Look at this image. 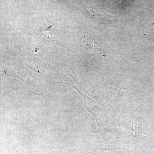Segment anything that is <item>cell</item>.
I'll return each instance as SVG.
<instances>
[{
    "instance_id": "obj_1",
    "label": "cell",
    "mask_w": 154,
    "mask_h": 154,
    "mask_svg": "<svg viewBox=\"0 0 154 154\" xmlns=\"http://www.w3.org/2000/svg\"><path fill=\"white\" fill-rule=\"evenodd\" d=\"M125 1V0H122V2H121V3H120V4H122V3L124 2Z\"/></svg>"
}]
</instances>
